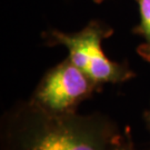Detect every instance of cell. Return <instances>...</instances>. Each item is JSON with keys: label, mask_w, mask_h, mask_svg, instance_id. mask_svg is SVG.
I'll use <instances>...</instances> for the list:
<instances>
[{"label": "cell", "mask_w": 150, "mask_h": 150, "mask_svg": "<svg viewBox=\"0 0 150 150\" xmlns=\"http://www.w3.org/2000/svg\"><path fill=\"white\" fill-rule=\"evenodd\" d=\"M120 127L102 112L54 115L30 100L0 119V150H113Z\"/></svg>", "instance_id": "1"}, {"label": "cell", "mask_w": 150, "mask_h": 150, "mask_svg": "<svg viewBox=\"0 0 150 150\" xmlns=\"http://www.w3.org/2000/svg\"><path fill=\"white\" fill-rule=\"evenodd\" d=\"M113 35V28L101 20H91L76 32L50 29L42 38L48 46H62L68 58L86 74L101 91L105 85H118L131 80L136 72L128 61H115L105 54L102 43Z\"/></svg>", "instance_id": "2"}, {"label": "cell", "mask_w": 150, "mask_h": 150, "mask_svg": "<svg viewBox=\"0 0 150 150\" xmlns=\"http://www.w3.org/2000/svg\"><path fill=\"white\" fill-rule=\"evenodd\" d=\"M96 92V83L67 57L42 76L29 100L49 113L66 115L77 112Z\"/></svg>", "instance_id": "3"}, {"label": "cell", "mask_w": 150, "mask_h": 150, "mask_svg": "<svg viewBox=\"0 0 150 150\" xmlns=\"http://www.w3.org/2000/svg\"><path fill=\"white\" fill-rule=\"evenodd\" d=\"M139 11V22L134 28V35L142 39L137 47V54L142 60L150 64V0H134Z\"/></svg>", "instance_id": "4"}, {"label": "cell", "mask_w": 150, "mask_h": 150, "mask_svg": "<svg viewBox=\"0 0 150 150\" xmlns=\"http://www.w3.org/2000/svg\"><path fill=\"white\" fill-rule=\"evenodd\" d=\"M113 150H137L134 148L132 134H131V128L129 126H126L123 130H121V132L115 144Z\"/></svg>", "instance_id": "5"}, {"label": "cell", "mask_w": 150, "mask_h": 150, "mask_svg": "<svg viewBox=\"0 0 150 150\" xmlns=\"http://www.w3.org/2000/svg\"><path fill=\"white\" fill-rule=\"evenodd\" d=\"M142 119H144V122H145L146 129H147V131H148L150 134V103H149V107L144 111Z\"/></svg>", "instance_id": "6"}, {"label": "cell", "mask_w": 150, "mask_h": 150, "mask_svg": "<svg viewBox=\"0 0 150 150\" xmlns=\"http://www.w3.org/2000/svg\"><path fill=\"white\" fill-rule=\"evenodd\" d=\"M103 1H105V0H93V2H96V4H101Z\"/></svg>", "instance_id": "7"}]
</instances>
